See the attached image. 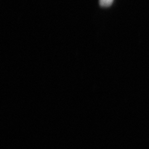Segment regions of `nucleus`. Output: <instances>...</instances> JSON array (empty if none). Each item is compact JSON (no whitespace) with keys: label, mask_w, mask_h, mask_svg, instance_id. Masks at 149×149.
<instances>
[{"label":"nucleus","mask_w":149,"mask_h":149,"mask_svg":"<svg viewBox=\"0 0 149 149\" xmlns=\"http://www.w3.org/2000/svg\"><path fill=\"white\" fill-rule=\"evenodd\" d=\"M114 0H99L100 4L102 7H109L111 5Z\"/></svg>","instance_id":"nucleus-1"}]
</instances>
